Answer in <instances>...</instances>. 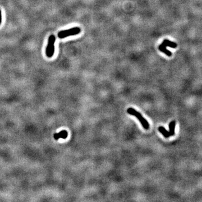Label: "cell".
I'll return each mask as SVG.
<instances>
[{"mask_svg": "<svg viewBox=\"0 0 202 202\" xmlns=\"http://www.w3.org/2000/svg\"><path fill=\"white\" fill-rule=\"evenodd\" d=\"M56 41V37L54 35H51L48 38V44L46 48L45 54L48 58H51L55 52V43Z\"/></svg>", "mask_w": 202, "mask_h": 202, "instance_id": "cell-2", "label": "cell"}, {"mask_svg": "<svg viewBox=\"0 0 202 202\" xmlns=\"http://www.w3.org/2000/svg\"><path fill=\"white\" fill-rule=\"evenodd\" d=\"M81 31V29L79 27H74L71 29H68V30H61L58 33V37L59 38L62 39L65 38L66 37H68L69 36L72 35H75L79 34Z\"/></svg>", "mask_w": 202, "mask_h": 202, "instance_id": "cell-3", "label": "cell"}, {"mask_svg": "<svg viewBox=\"0 0 202 202\" xmlns=\"http://www.w3.org/2000/svg\"><path fill=\"white\" fill-rule=\"evenodd\" d=\"M166 47H167L166 45H165L163 44L162 43L161 44H160L159 46V51H161L162 52H163L164 54H165L167 56H171L172 52L171 51H170L169 50H168Z\"/></svg>", "mask_w": 202, "mask_h": 202, "instance_id": "cell-5", "label": "cell"}, {"mask_svg": "<svg viewBox=\"0 0 202 202\" xmlns=\"http://www.w3.org/2000/svg\"><path fill=\"white\" fill-rule=\"evenodd\" d=\"M162 43L163 44L165 45H166V47H171L173 48H176L177 46V43L172 42L169 39H165Z\"/></svg>", "mask_w": 202, "mask_h": 202, "instance_id": "cell-7", "label": "cell"}, {"mask_svg": "<svg viewBox=\"0 0 202 202\" xmlns=\"http://www.w3.org/2000/svg\"><path fill=\"white\" fill-rule=\"evenodd\" d=\"M2 22V13H1V10L0 9V24H1Z\"/></svg>", "mask_w": 202, "mask_h": 202, "instance_id": "cell-9", "label": "cell"}, {"mask_svg": "<svg viewBox=\"0 0 202 202\" xmlns=\"http://www.w3.org/2000/svg\"><path fill=\"white\" fill-rule=\"evenodd\" d=\"M68 136V132L66 130H62L58 133H56L54 134V138L55 140H58L60 138H62L64 139H65L67 138Z\"/></svg>", "mask_w": 202, "mask_h": 202, "instance_id": "cell-4", "label": "cell"}, {"mask_svg": "<svg viewBox=\"0 0 202 202\" xmlns=\"http://www.w3.org/2000/svg\"><path fill=\"white\" fill-rule=\"evenodd\" d=\"M175 126H176V121L175 120H173L170 122L169 124V133L171 136H173L175 134Z\"/></svg>", "mask_w": 202, "mask_h": 202, "instance_id": "cell-6", "label": "cell"}, {"mask_svg": "<svg viewBox=\"0 0 202 202\" xmlns=\"http://www.w3.org/2000/svg\"><path fill=\"white\" fill-rule=\"evenodd\" d=\"M159 131L164 136L165 138H168L170 136V133H169V131H168L167 130H166V129L163 127V126H159Z\"/></svg>", "mask_w": 202, "mask_h": 202, "instance_id": "cell-8", "label": "cell"}, {"mask_svg": "<svg viewBox=\"0 0 202 202\" xmlns=\"http://www.w3.org/2000/svg\"><path fill=\"white\" fill-rule=\"evenodd\" d=\"M127 112L131 115L135 116L138 119L139 122L141 123L142 126L145 130H148L149 128V124L148 122L143 117V116L141 115L140 112H139L138 111H137L136 110H135L132 108H129L127 110Z\"/></svg>", "mask_w": 202, "mask_h": 202, "instance_id": "cell-1", "label": "cell"}]
</instances>
